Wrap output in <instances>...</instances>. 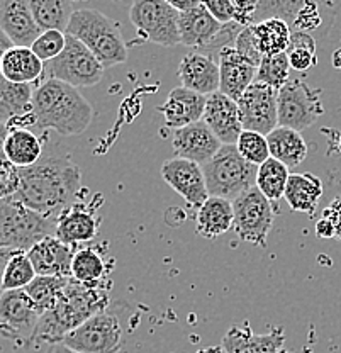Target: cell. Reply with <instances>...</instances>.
Segmentation results:
<instances>
[{"label": "cell", "mask_w": 341, "mask_h": 353, "mask_svg": "<svg viewBox=\"0 0 341 353\" xmlns=\"http://www.w3.org/2000/svg\"><path fill=\"white\" fill-rule=\"evenodd\" d=\"M80 168L65 153L45 152L38 163L19 168L14 199L45 218L56 221L75 204L82 183Z\"/></svg>", "instance_id": "cell-1"}, {"label": "cell", "mask_w": 341, "mask_h": 353, "mask_svg": "<svg viewBox=\"0 0 341 353\" xmlns=\"http://www.w3.org/2000/svg\"><path fill=\"white\" fill-rule=\"evenodd\" d=\"M107 289V284L90 287L70 279L54 307L39 318L31 343H63L67 334L111 306Z\"/></svg>", "instance_id": "cell-2"}, {"label": "cell", "mask_w": 341, "mask_h": 353, "mask_svg": "<svg viewBox=\"0 0 341 353\" xmlns=\"http://www.w3.org/2000/svg\"><path fill=\"white\" fill-rule=\"evenodd\" d=\"M94 109L79 88L46 79L32 94V121L39 130L61 136L82 134L94 121Z\"/></svg>", "instance_id": "cell-3"}, {"label": "cell", "mask_w": 341, "mask_h": 353, "mask_svg": "<svg viewBox=\"0 0 341 353\" xmlns=\"http://www.w3.org/2000/svg\"><path fill=\"white\" fill-rule=\"evenodd\" d=\"M67 34L85 44L104 68H111L127 60V48L119 28L101 10L76 9L70 21Z\"/></svg>", "instance_id": "cell-4"}, {"label": "cell", "mask_w": 341, "mask_h": 353, "mask_svg": "<svg viewBox=\"0 0 341 353\" xmlns=\"http://www.w3.org/2000/svg\"><path fill=\"white\" fill-rule=\"evenodd\" d=\"M127 304H112L67 334L65 347L80 353H119L130 326Z\"/></svg>", "instance_id": "cell-5"}, {"label": "cell", "mask_w": 341, "mask_h": 353, "mask_svg": "<svg viewBox=\"0 0 341 353\" xmlns=\"http://www.w3.org/2000/svg\"><path fill=\"white\" fill-rule=\"evenodd\" d=\"M56 234V221L25 208L14 197L0 201V250L25 252Z\"/></svg>", "instance_id": "cell-6"}, {"label": "cell", "mask_w": 341, "mask_h": 353, "mask_svg": "<svg viewBox=\"0 0 341 353\" xmlns=\"http://www.w3.org/2000/svg\"><path fill=\"white\" fill-rule=\"evenodd\" d=\"M209 196L233 202L241 194L256 187L258 167L248 163L236 145H223L218 154L203 167Z\"/></svg>", "instance_id": "cell-7"}, {"label": "cell", "mask_w": 341, "mask_h": 353, "mask_svg": "<svg viewBox=\"0 0 341 353\" xmlns=\"http://www.w3.org/2000/svg\"><path fill=\"white\" fill-rule=\"evenodd\" d=\"M104 70L89 48L70 34L60 57L45 63L48 79L60 80L75 88L97 85L104 77Z\"/></svg>", "instance_id": "cell-8"}, {"label": "cell", "mask_w": 341, "mask_h": 353, "mask_svg": "<svg viewBox=\"0 0 341 353\" xmlns=\"http://www.w3.org/2000/svg\"><path fill=\"white\" fill-rule=\"evenodd\" d=\"M130 19L148 41L160 46L180 44V12L168 0H138L131 6Z\"/></svg>", "instance_id": "cell-9"}, {"label": "cell", "mask_w": 341, "mask_h": 353, "mask_svg": "<svg viewBox=\"0 0 341 353\" xmlns=\"http://www.w3.org/2000/svg\"><path fill=\"white\" fill-rule=\"evenodd\" d=\"M233 230L241 241L255 246H265L273 226V204L256 187L233 201Z\"/></svg>", "instance_id": "cell-10"}, {"label": "cell", "mask_w": 341, "mask_h": 353, "mask_svg": "<svg viewBox=\"0 0 341 353\" xmlns=\"http://www.w3.org/2000/svg\"><path fill=\"white\" fill-rule=\"evenodd\" d=\"M278 126L294 131H304L313 126L318 117L324 112L318 92L302 80H289L287 85L278 90Z\"/></svg>", "instance_id": "cell-11"}, {"label": "cell", "mask_w": 341, "mask_h": 353, "mask_svg": "<svg viewBox=\"0 0 341 353\" xmlns=\"http://www.w3.org/2000/svg\"><path fill=\"white\" fill-rule=\"evenodd\" d=\"M41 314L24 289L0 294V336L19 345H31Z\"/></svg>", "instance_id": "cell-12"}, {"label": "cell", "mask_w": 341, "mask_h": 353, "mask_svg": "<svg viewBox=\"0 0 341 353\" xmlns=\"http://www.w3.org/2000/svg\"><path fill=\"white\" fill-rule=\"evenodd\" d=\"M275 88L265 83L253 82L238 101L241 123L245 131H255L269 136L275 128H278V108Z\"/></svg>", "instance_id": "cell-13"}, {"label": "cell", "mask_w": 341, "mask_h": 353, "mask_svg": "<svg viewBox=\"0 0 341 353\" xmlns=\"http://www.w3.org/2000/svg\"><path fill=\"white\" fill-rule=\"evenodd\" d=\"M161 176L187 204L200 208L209 199L203 165L175 157L161 165Z\"/></svg>", "instance_id": "cell-14"}, {"label": "cell", "mask_w": 341, "mask_h": 353, "mask_svg": "<svg viewBox=\"0 0 341 353\" xmlns=\"http://www.w3.org/2000/svg\"><path fill=\"white\" fill-rule=\"evenodd\" d=\"M203 121L223 145H236L241 132L245 131L238 102L223 92L209 95Z\"/></svg>", "instance_id": "cell-15"}, {"label": "cell", "mask_w": 341, "mask_h": 353, "mask_svg": "<svg viewBox=\"0 0 341 353\" xmlns=\"http://www.w3.org/2000/svg\"><path fill=\"white\" fill-rule=\"evenodd\" d=\"M172 146L177 158H183V160L194 161L204 167L223 148V143L216 138L214 132L204 121H199V123L175 131Z\"/></svg>", "instance_id": "cell-16"}, {"label": "cell", "mask_w": 341, "mask_h": 353, "mask_svg": "<svg viewBox=\"0 0 341 353\" xmlns=\"http://www.w3.org/2000/svg\"><path fill=\"white\" fill-rule=\"evenodd\" d=\"M0 31L19 48H31L43 32L28 0H0Z\"/></svg>", "instance_id": "cell-17"}, {"label": "cell", "mask_w": 341, "mask_h": 353, "mask_svg": "<svg viewBox=\"0 0 341 353\" xmlns=\"http://www.w3.org/2000/svg\"><path fill=\"white\" fill-rule=\"evenodd\" d=\"M178 79L182 87L204 97L216 94L221 88V72L216 58L197 51H190L183 57L178 66Z\"/></svg>", "instance_id": "cell-18"}, {"label": "cell", "mask_w": 341, "mask_h": 353, "mask_svg": "<svg viewBox=\"0 0 341 353\" xmlns=\"http://www.w3.org/2000/svg\"><path fill=\"white\" fill-rule=\"evenodd\" d=\"M29 260L34 267L36 275L43 277L72 279V262L75 248L65 245L56 236H48L28 252Z\"/></svg>", "instance_id": "cell-19"}, {"label": "cell", "mask_w": 341, "mask_h": 353, "mask_svg": "<svg viewBox=\"0 0 341 353\" xmlns=\"http://www.w3.org/2000/svg\"><path fill=\"white\" fill-rule=\"evenodd\" d=\"M284 341L285 333L278 326L267 334H255L250 325L245 323L227 330L221 348L225 353H280Z\"/></svg>", "instance_id": "cell-20"}, {"label": "cell", "mask_w": 341, "mask_h": 353, "mask_svg": "<svg viewBox=\"0 0 341 353\" xmlns=\"http://www.w3.org/2000/svg\"><path fill=\"white\" fill-rule=\"evenodd\" d=\"M205 104H207V97L180 85L168 94L167 101L160 108V112L163 114L165 124L177 131L203 121Z\"/></svg>", "instance_id": "cell-21"}, {"label": "cell", "mask_w": 341, "mask_h": 353, "mask_svg": "<svg viewBox=\"0 0 341 353\" xmlns=\"http://www.w3.org/2000/svg\"><path fill=\"white\" fill-rule=\"evenodd\" d=\"M101 219L95 214L94 208L75 202L56 219V234L61 243L68 246L80 245V243L92 241L99 233Z\"/></svg>", "instance_id": "cell-22"}, {"label": "cell", "mask_w": 341, "mask_h": 353, "mask_svg": "<svg viewBox=\"0 0 341 353\" xmlns=\"http://www.w3.org/2000/svg\"><path fill=\"white\" fill-rule=\"evenodd\" d=\"M223 28L225 24L216 21L204 3L199 2L194 9L180 12V21H178L180 44L192 48V51H199L214 41Z\"/></svg>", "instance_id": "cell-23"}, {"label": "cell", "mask_w": 341, "mask_h": 353, "mask_svg": "<svg viewBox=\"0 0 341 353\" xmlns=\"http://www.w3.org/2000/svg\"><path fill=\"white\" fill-rule=\"evenodd\" d=\"M219 72H221V88L219 92L233 101H240L247 88L256 80V70L248 63L234 48H225L218 57Z\"/></svg>", "instance_id": "cell-24"}, {"label": "cell", "mask_w": 341, "mask_h": 353, "mask_svg": "<svg viewBox=\"0 0 341 353\" xmlns=\"http://www.w3.org/2000/svg\"><path fill=\"white\" fill-rule=\"evenodd\" d=\"M32 85L9 82L0 75V123L10 126L17 124L16 121H32Z\"/></svg>", "instance_id": "cell-25"}, {"label": "cell", "mask_w": 341, "mask_h": 353, "mask_svg": "<svg viewBox=\"0 0 341 353\" xmlns=\"http://www.w3.org/2000/svg\"><path fill=\"white\" fill-rule=\"evenodd\" d=\"M0 75L9 82L31 85L39 77L45 75V63L32 53L31 48L12 46L3 57Z\"/></svg>", "instance_id": "cell-26"}, {"label": "cell", "mask_w": 341, "mask_h": 353, "mask_svg": "<svg viewBox=\"0 0 341 353\" xmlns=\"http://www.w3.org/2000/svg\"><path fill=\"white\" fill-rule=\"evenodd\" d=\"M197 233L203 238H219L226 234L234 224L233 202L221 197L209 196L196 216Z\"/></svg>", "instance_id": "cell-27"}, {"label": "cell", "mask_w": 341, "mask_h": 353, "mask_svg": "<svg viewBox=\"0 0 341 353\" xmlns=\"http://www.w3.org/2000/svg\"><path fill=\"white\" fill-rule=\"evenodd\" d=\"M322 196L321 179L313 174H291L285 189V201L296 212L314 216Z\"/></svg>", "instance_id": "cell-28"}, {"label": "cell", "mask_w": 341, "mask_h": 353, "mask_svg": "<svg viewBox=\"0 0 341 353\" xmlns=\"http://www.w3.org/2000/svg\"><path fill=\"white\" fill-rule=\"evenodd\" d=\"M270 157L284 163L291 170L302 163L307 157V145L299 131L278 126L267 136Z\"/></svg>", "instance_id": "cell-29"}, {"label": "cell", "mask_w": 341, "mask_h": 353, "mask_svg": "<svg viewBox=\"0 0 341 353\" xmlns=\"http://www.w3.org/2000/svg\"><path fill=\"white\" fill-rule=\"evenodd\" d=\"M45 148L38 136L25 128H14L6 143V157L12 167L28 168L41 160Z\"/></svg>", "instance_id": "cell-30"}, {"label": "cell", "mask_w": 341, "mask_h": 353, "mask_svg": "<svg viewBox=\"0 0 341 353\" xmlns=\"http://www.w3.org/2000/svg\"><path fill=\"white\" fill-rule=\"evenodd\" d=\"M29 7L41 31H60L65 34L76 10L68 0H29Z\"/></svg>", "instance_id": "cell-31"}, {"label": "cell", "mask_w": 341, "mask_h": 353, "mask_svg": "<svg viewBox=\"0 0 341 353\" xmlns=\"http://www.w3.org/2000/svg\"><path fill=\"white\" fill-rule=\"evenodd\" d=\"M105 267L104 255L94 246H85L75 252L72 262V279L83 285H104Z\"/></svg>", "instance_id": "cell-32"}, {"label": "cell", "mask_w": 341, "mask_h": 353, "mask_svg": "<svg viewBox=\"0 0 341 353\" xmlns=\"http://www.w3.org/2000/svg\"><path fill=\"white\" fill-rule=\"evenodd\" d=\"M253 29H255V36L258 39V46L263 57L287 53L292 38V29L287 22L273 17V19H267L253 26Z\"/></svg>", "instance_id": "cell-33"}, {"label": "cell", "mask_w": 341, "mask_h": 353, "mask_svg": "<svg viewBox=\"0 0 341 353\" xmlns=\"http://www.w3.org/2000/svg\"><path fill=\"white\" fill-rule=\"evenodd\" d=\"M289 176H291L289 168L284 163H280V161L270 157L265 163L258 167L256 189L269 199L272 204H277L285 196Z\"/></svg>", "instance_id": "cell-34"}, {"label": "cell", "mask_w": 341, "mask_h": 353, "mask_svg": "<svg viewBox=\"0 0 341 353\" xmlns=\"http://www.w3.org/2000/svg\"><path fill=\"white\" fill-rule=\"evenodd\" d=\"M68 282V277H43V275H38L24 290L31 297L39 314L43 316L54 307Z\"/></svg>", "instance_id": "cell-35"}, {"label": "cell", "mask_w": 341, "mask_h": 353, "mask_svg": "<svg viewBox=\"0 0 341 353\" xmlns=\"http://www.w3.org/2000/svg\"><path fill=\"white\" fill-rule=\"evenodd\" d=\"M36 275L34 267H32L31 260H29L25 252H16L6 265V272H3L2 279V289L3 290H21L25 289L31 284Z\"/></svg>", "instance_id": "cell-36"}, {"label": "cell", "mask_w": 341, "mask_h": 353, "mask_svg": "<svg viewBox=\"0 0 341 353\" xmlns=\"http://www.w3.org/2000/svg\"><path fill=\"white\" fill-rule=\"evenodd\" d=\"M289 65L296 72H307L318 63L316 39L307 32H292L287 50Z\"/></svg>", "instance_id": "cell-37"}, {"label": "cell", "mask_w": 341, "mask_h": 353, "mask_svg": "<svg viewBox=\"0 0 341 353\" xmlns=\"http://www.w3.org/2000/svg\"><path fill=\"white\" fill-rule=\"evenodd\" d=\"M289 73H291V65H289V58L285 53L275 54V57H263L262 63L256 70V82L265 83V85L278 92L291 80Z\"/></svg>", "instance_id": "cell-38"}, {"label": "cell", "mask_w": 341, "mask_h": 353, "mask_svg": "<svg viewBox=\"0 0 341 353\" xmlns=\"http://www.w3.org/2000/svg\"><path fill=\"white\" fill-rule=\"evenodd\" d=\"M236 148L241 157L248 161V163L260 167L265 163L270 158V148L267 136L260 134L255 131H243L241 132L240 139L236 143Z\"/></svg>", "instance_id": "cell-39"}, {"label": "cell", "mask_w": 341, "mask_h": 353, "mask_svg": "<svg viewBox=\"0 0 341 353\" xmlns=\"http://www.w3.org/2000/svg\"><path fill=\"white\" fill-rule=\"evenodd\" d=\"M65 46H67V34L65 32L43 31L41 36L31 46V50L43 63H48V61L60 57Z\"/></svg>", "instance_id": "cell-40"}, {"label": "cell", "mask_w": 341, "mask_h": 353, "mask_svg": "<svg viewBox=\"0 0 341 353\" xmlns=\"http://www.w3.org/2000/svg\"><path fill=\"white\" fill-rule=\"evenodd\" d=\"M234 50H236L238 53L248 61V63L255 66V68H258L260 63H262L263 54L262 51H260L258 39H256L253 26H250V28H245L243 31L240 32V36H238L236 39V44H234Z\"/></svg>", "instance_id": "cell-41"}, {"label": "cell", "mask_w": 341, "mask_h": 353, "mask_svg": "<svg viewBox=\"0 0 341 353\" xmlns=\"http://www.w3.org/2000/svg\"><path fill=\"white\" fill-rule=\"evenodd\" d=\"M19 189V168L10 163H0V201L16 196Z\"/></svg>", "instance_id": "cell-42"}, {"label": "cell", "mask_w": 341, "mask_h": 353, "mask_svg": "<svg viewBox=\"0 0 341 353\" xmlns=\"http://www.w3.org/2000/svg\"><path fill=\"white\" fill-rule=\"evenodd\" d=\"M203 3L205 6V9L212 14V17L221 22V24L234 22L233 0H205Z\"/></svg>", "instance_id": "cell-43"}, {"label": "cell", "mask_w": 341, "mask_h": 353, "mask_svg": "<svg viewBox=\"0 0 341 353\" xmlns=\"http://www.w3.org/2000/svg\"><path fill=\"white\" fill-rule=\"evenodd\" d=\"M321 218H326L335 228V238L341 240V196L336 197L328 208L322 211Z\"/></svg>", "instance_id": "cell-44"}, {"label": "cell", "mask_w": 341, "mask_h": 353, "mask_svg": "<svg viewBox=\"0 0 341 353\" xmlns=\"http://www.w3.org/2000/svg\"><path fill=\"white\" fill-rule=\"evenodd\" d=\"M316 234L319 238H333L335 236V228H333V224L329 223L326 218H321L316 221Z\"/></svg>", "instance_id": "cell-45"}, {"label": "cell", "mask_w": 341, "mask_h": 353, "mask_svg": "<svg viewBox=\"0 0 341 353\" xmlns=\"http://www.w3.org/2000/svg\"><path fill=\"white\" fill-rule=\"evenodd\" d=\"M10 126L6 123H0V163H9L6 157V143L9 138Z\"/></svg>", "instance_id": "cell-46"}, {"label": "cell", "mask_w": 341, "mask_h": 353, "mask_svg": "<svg viewBox=\"0 0 341 353\" xmlns=\"http://www.w3.org/2000/svg\"><path fill=\"white\" fill-rule=\"evenodd\" d=\"M14 250H0V294L3 292L2 289V279H3V272H6V265L10 260V256L14 255Z\"/></svg>", "instance_id": "cell-47"}, {"label": "cell", "mask_w": 341, "mask_h": 353, "mask_svg": "<svg viewBox=\"0 0 341 353\" xmlns=\"http://www.w3.org/2000/svg\"><path fill=\"white\" fill-rule=\"evenodd\" d=\"M170 3L178 12H187V10L194 9L199 3V0H170Z\"/></svg>", "instance_id": "cell-48"}, {"label": "cell", "mask_w": 341, "mask_h": 353, "mask_svg": "<svg viewBox=\"0 0 341 353\" xmlns=\"http://www.w3.org/2000/svg\"><path fill=\"white\" fill-rule=\"evenodd\" d=\"M12 46H14L12 41H10V39L7 38L2 31H0V66H2V60H3V57H6V53Z\"/></svg>", "instance_id": "cell-49"}, {"label": "cell", "mask_w": 341, "mask_h": 353, "mask_svg": "<svg viewBox=\"0 0 341 353\" xmlns=\"http://www.w3.org/2000/svg\"><path fill=\"white\" fill-rule=\"evenodd\" d=\"M48 353H80V352L72 350V348L65 347L63 343H58V345H51L50 350H48Z\"/></svg>", "instance_id": "cell-50"}, {"label": "cell", "mask_w": 341, "mask_h": 353, "mask_svg": "<svg viewBox=\"0 0 341 353\" xmlns=\"http://www.w3.org/2000/svg\"><path fill=\"white\" fill-rule=\"evenodd\" d=\"M340 153H341V141H340Z\"/></svg>", "instance_id": "cell-51"}, {"label": "cell", "mask_w": 341, "mask_h": 353, "mask_svg": "<svg viewBox=\"0 0 341 353\" xmlns=\"http://www.w3.org/2000/svg\"><path fill=\"white\" fill-rule=\"evenodd\" d=\"M200 353H203V352H200ZM219 353H225V352H223V348H221V352H219Z\"/></svg>", "instance_id": "cell-52"}, {"label": "cell", "mask_w": 341, "mask_h": 353, "mask_svg": "<svg viewBox=\"0 0 341 353\" xmlns=\"http://www.w3.org/2000/svg\"><path fill=\"white\" fill-rule=\"evenodd\" d=\"M280 353H289V352H284V350H282V352H280Z\"/></svg>", "instance_id": "cell-53"}, {"label": "cell", "mask_w": 341, "mask_h": 353, "mask_svg": "<svg viewBox=\"0 0 341 353\" xmlns=\"http://www.w3.org/2000/svg\"><path fill=\"white\" fill-rule=\"evenodd\" d=\"M119 353H124V352H119Z\"/></svg>", "instance_id": "cell-54"}, {"label": "cell", "mask_w": 341, "mask_h": 353, "mask_svg": "<svg viewBox=\"0 0 341 353\" xmlns=\"http://www.w3.org/2000/svg\"><path fill=\"white\" fill-rule=\"evenodd\" d=\"M199 353H200V352H199Z\"/></svg>", "instance_id": "cell-55"}]
</instances>
